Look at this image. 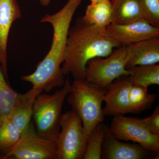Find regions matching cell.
I'll list each match as a JSON object with an SVG mask.
<instances>
[{
    "label": "cell",
    "mask_w": 159,
    "mask_h": 159,
    "mask_svg": "<svg viewBox=\"0 0 159 159\" xmlns=\"http://www.w3.org/2000/svg\"><path fill=\"white\" fill-rule=\"evenodd\" d=\"M83 0H69L55 14H47L41 23H49L53 28V36L50 50L38 64L32 74L24 76L22 80L30 82L32 88L49 93L65 83L61 65L63 62L68 33L74 13Z\"/></svg>",
    "instance_id": "1"
},
{
    "label": "cell",
    "mask_w": 159,
    "mask_h": 159,
    "mask_svg": "<svg viewBox=\"0 0 159 159\" xmlns=\"http://www.w3.org/2000/svg\"><path fill=\"white\" fill-rule=\"evenodd\" d=\"M120 47L106 29L89 25L82 17L69 29L61 70L65 76L71 74L74 80H85L89 61L107 57L114 49Z\"/></svg>",
    "instance_id": "2"
},
{
    "label": "cell",
    "mask_w": 159,
    "mask_h": 159,
    "mask_svg": "<svg viewBox=\"0 0 159 159\" xmlns=\"http://www.w3.org/2000/svg\"><path fill=\"white\" fill-rule=\"evenodd\" d=\"M67 102L79 116L87 133L89 135L98 124L103 122L102 103L107 90L100 88L85 80H74Z\"/></svg>",
    "instance_id": "3"
},
{
    "label": "cell",
    "mask_w": 159,
    "mask_h": 159,
    "mask_svg": "<svg viewBox=\"0 0 159 159\" xmlns=\"http://www.w3.org/2000/svg\"><path fill=\"white\" fill-rule=\"evenodd\" d=\"M72 87L69 79L61 89L54 94L40 93L33 104V115L40 136L57 142L61 129L62 107Z\"/></svg>",
    "instance_id": "4"
},
{
    "label": "cell",
    "mask_w": 159,
    "mask_h": 159,
    "mask_svg": "<svg viewBox=\"0 0 159 159\" xmlns=\"http://www.w3.org/2000/svg\"><path fill=\"white\" fill-rule=\"evenodd\" d=\"M126 46H121L107 57H97L89 61L85 72V80L93 85L106 89L115 80L128 76L126 68L128 60Z\"/></svg>",
    "instance_id": "5"
},
{
    "label": "cell",
    "mask_w": 159,
    "mask_h": 159,
    "mask_svg": "<svg viewBox=\"0 0 159 159\" xmlns=\"http://www.w3.org/2000/svg\"><path fill=\"white\" fill-rule=\"evenodd\" d=\"M57 139V159H83L89 136L73 110L62 114Z\"/></svg>",
    "instance_id": "6"
},
{
    "label": "cell",
    "mask_w": 159,
    "mask_h": 159,
    "mask_svg": "<svg viewBox=\"0 0 159 159\" xmlns=\"http://www.w3.org/2000/svg\"><path fill=\"white\" fill-rule=\"evenodd\" d=\"M3 152V159H57V142L40 136L30 123L18 142Z\"/></svg>",
    "instance_id": "7"
},
{
    "label": "cell",
    "mask_w": 159,
    "mask_h": 159,
    "mask_svg": "<svg viewBox=\"0 0 159 159\" xmlns=\"http://www.w3.org/2000/svg\"><path fill=\"white\" fill-rule=\"evenodd\" d=\"M109 127L111 134L119 140L131 141L146 150L159 154V135L151 133L139 118L124 115L114 117Z\"/></svg>",
    "instance_id": "8"
},
{
    "label": "cell",
    "mask_w": 159,
    "mask_h": 159,
    "mask_svg": "<svg viewBox=\"0 0 159 159\" xmlns=\"http://www.w3.org/2000/svg\"><path fill=\"white\" fill-rule=\"evenodd\" d=\"M106 30L120 47L159 36V28L152 26L145 20L125 25L111 23Z\"/></svg>",
    "instance_id": "9"
},
{
    "label": "cell",
    "mask_w": 159,
    "mask_h": 159,
    "mask_svg": "<svg viewBox=\"0 0 159 159\" xmlns=\"http://www.w3.org/2000/svg\"><path fill=\"white\" fill-rule=\"evenodd\" d=\"M132 83L128 76L115 80L107 88L103 101V113L107 116H117L130 113L129 93Z\"/></svg>",
    "instance_id": "10"
},
{
    "label": "cell",
    "mask_w": 159,
    "mask_h": 159,
    "mask_svg": "<svg viewBox=\"0 0 159 159\" xmlns=\"http://www.w3.org/2000/svg\"><path fill=\"white\" fill-rule=\"evenodd\" d=\"M153 154L139 144L123 142L114 137L105 124V135L102 146V159H145Z\"/></svg>",
    "instance_id": "11"
},
{
    "label": "cell",
    "mask_w": 159,
    "mask_h": 159,
    "mask_svg": "<svg viewBox=\"0 0 159 159\" xmlns=\"http://www.w3.org/2000/svg\"><path fill=\"white\" fill-rule=\"evenodd\" d=\"M21 17L16 0H0V64L8 81L7 45L9 31L13 23Z\"/></svg>",
    "instance_id": "12"
},
{
    "label": "cell",
    "mask_w": 159,
    "mask_h": 159,
    "mask_svg": "<svg viewBox=\"0 0 159 159\" xmlns=\"http://www.w3.org/2000/svg\"><path fill=\"white\" fill-rule=\"evenodd\" d=\"M126 46L129 55L127 69L137 66L157 64L159 62V36Z\"/></svg>",
    "instance_id": "13"
},
{
    "label": "cell",
    "mask_w": 159,
    "mask_h": 159,
    "mask_svg": "<svg viewBox=\"0 0 159 159\" xmlns=\"http://www.w3.org/2000/svg\"><path fill=\"white\" fill-rule=\"evenodd\" d=\"M42 92L40 90L31 88L25 93H20L17 102L8 117L22 133L30 125L33 104L36 97Z\"/></svg>",
    "instance_id": "14"
},
{
    "label": "cell",
    "mask_w": 159,
    "mask_h": 159,
    "mask_svg": "<svg viewBox=\"0 0 159 159\" xmlns=\"http://www.w3.org/2000/svg\"><path fill=\"white\" fill-rule=\"evenodd\" d=\"M111 2L113 7L111 23L125 25L145 20L140 0H111Z\"/></svg>",
    "instance_id": "15"
},
{
    "label": "cell",
    "mask_w": 159,
    "mask_h": 159,
    "mask_svg": "<svg viewBox=\"0 0 159 159\" xmlns=\"http://www.w3.org/2000/svg\"><path fill=\"white\" fill-rule=\"evenodd\" d=\"M89 25L99 29H106L112 21L113 7L110 0H104L97 3H91L87 7L82 17Z\"/></svg>",
    "instance_id": "16"
},
{
    "label": "cell",
    "mask_w": 159,
    "mask_h": 159,
    "mask_svg": "<svg viewBox=\"0 0 159 159\" xmlns=\"http://www.w3.org/2000/svg\"><path fill=\"white\" fill-rule=\"evenodd\" d=\"M128 70L129 72L128 77L134 85L148 89L149 86L159 84V65L157 64L135 66Z\"/></svg>",
    "instance_id": "17"
},
{
    "label": "cell",
    "mask_w": 159,
    "mask_h": 159,
    "mask_svg": "<svg viewBox=\"0 0 159 159\" xmlns=\"http://www.w3.org/2000/svg\"><path fill=\"white\" fill-rule=\"evenodd\" d=\"M8 81L0 64V124L9 116L20 95L11 88Z\"/></svg>",
    "instance_id": "18"
},
{
    "label": "cell",
    "mask_w": 159,
    "mask_h": 159,
    "mask_svg": "<svg viewBox=\"0 0 159 159\" xmlns=\"http://www.w3.org/2000/svg\"><path fill=\"white\" fill-rule=\"evenodd\" d=\"M157 97L155 94L149 93L148 89L132 84L129 93L130 113H138L150 108Z\"/></svg>",
    "instance_id": "19"
},
{
    "label": "cell",
    "mask_w": 159,
    "mask_h": 159,
    "mask_svg": "<svg viewBox=\"0 0 159 159\" xmlns=\"http://www.w3.org/2000/svg\"><path fill=\"white\" fill-rule=\"evenodd\" d=\"M105 135V124H98L89 135L87 146L83 159H102Z\"/></svg>",
    "instance_id": "20"
},
{
    "label": "cell",
    "mask_w": 159,
    "mask_h": 159,
    "mask_svg": "<svg viewBox=\"0 0 159 159\" xmlns=\"http://www.w3.org/2000/svg\"><path fill=\"white\" fill-rule=\"evenodd\" d=\"M22 132L8 117L0 124V151H4L14 145L19 140Z\"/></svg>",
    "instance_id": "21"
},
{
    "label": "cell",
    "mask_w": 159,
    "mask_h": 159,
    "mask_svg": "<svg viewBox=\"0 0 159 159\" xmlns=\"http://www.w3.org/2000/svg\"><path fill=\"white\" fill-rule=\"evenodd\" d=\"M145 20L159 28V0H140Z\"/></svg>",
    "instance_id": "22"
},
{
    "label": "cell",
    "mask_w": 159,
    "mask_h": 159,
    "mask_svg": "<svg viewBox=\"0 0 159 159\" xmlns=\"http://www.w3.org/2000/svg\"><path fill=\"white\" fill-rule=\"evenodd\" d=\"M139 121L147 130L153 134L159 135V107L157 106L151 116L145 119H140Z\"/></svg>",
    "instance_id": "23"
},
{
    "label": "cell",
    "mask_w": 159,
    "mask_h": 159,
    "mask_svg": "<svg viewBox=\"0 0 159 159\" xmlns=\"http://www.w3.org/2000/svg\"><path fill=\"white\" fill-rule=\"evenodd\" d=\"M51 0H39L42 6H48Z\"/></svg>",
    "instance_id": "24"
},
{
    "label": "cell",
    "mask_w": 159,
    "mask_h": 159,
    "mask_svg": "<svg viewBox=\"0 0 159 159\" xmlns=\"http://www.w3.org/2000/svg\"><path fill=\"white\" fill-rule=\"evenodd\" d=\"M91 2V3H97L102 2L104 0H90Z\"/></svg>",
    "instance_id": "25"
}]
</instances>
